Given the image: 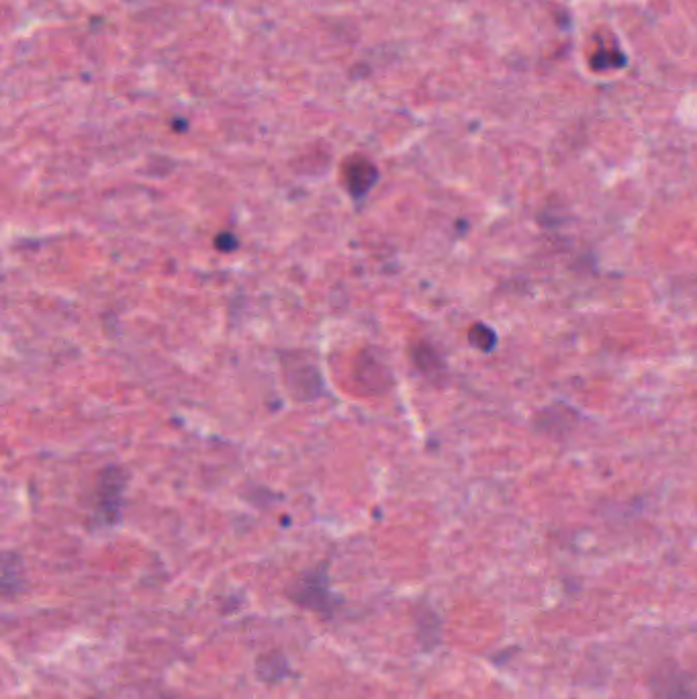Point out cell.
<instances>
[{"instance_id": "obj_2", "label": "cell", "mask_w": 697, "mask_h": 699, "mask_svg": "<svg viewBox=\"0 0 697 699\" xmlns=\"http://www.w3.org/2000/svg\"><path fill=\"white\" fill-rule=\"evenodd\" d=\"M341 178L346 184V191L352 197H364L378 180V170L370 160L362 158V156H352L344 161L341 166Z\"/></svg>"}, {"instance_id": "obj_3", "label": "cell", "mask_w": 697, "mask_h": 699, "mask_svg": "<svg viewBox=\"0 0 697 699\" xmlns=\"http://www.w3.org/2000/svg\"><path fill=\"white\" fill-rule=\"evenodd\" d=\"M468 341H470V346H475L481 352H491L497 346V334L489 325L477 323L468 331Z\"/></svg>"}, {"instance_id": "obj_4", "label": "cell", "mask_w": 697, "mask_h": 699, "mask_svg": "<svg viewBox=\"0 0 697 699\" xmlns=\"http://www.w3.org/2000/svg\"><path fill=\"white\" fill-rule=\"evenodd\" d=\"M215 246H217V250L221 251H233L237 248V239H235L233 233H221V235L215 239Z\"/></svg>"}, {"instance_id": "obj_1", "label": "cell", "mask_w": 697, "mask_h": 699, "mask_svg": "<svg viewBox=\"0 0 697 699\" xmlns=\"http://www.w3.org/2000/svg\"><path fill=\"white\" fill-rule=\"evenodd\" d=\"M125 484V472L117 466H108L98 477V483H96V511L107 523H115L119 518Z\"/></svg>"}]
</instances>
